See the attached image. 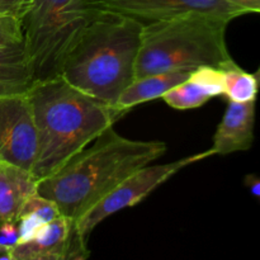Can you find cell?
<instances>
[{"label":"cell","mask_w":260,"mask_h":260,"mask_svg":"<svg viewBox=\"0 0 260 260\" xmlns=\"http://www.w3.org/2000/svg\"><path fill=\"white\" fill-rule=\"evenodd\" d=\"M223 70L215 66H202L190 73L189 78L168 90L162 95L165 103L178 111L196 109L210 99L223 95Z\"/></svg>","instance_id":"obj_11"},{"label":"cell","mask_w":260,"mask_h":260,"mask_svg":"<svg viewBox=\"0 0 260 260\" xmlns=\"http://www.w3.org/2000/svg\"><path fill=\"white\" fill-rule=\"evenodd\" d=\"M37 135L28 95L0 96V162L32 172Z\"/></svg>","instance_id":"obj_7"},{"label":"cell","mask_w":260,"mask_h":260,"mask_svg":"<svg viewBox=\"0 0 260 260\" xmlns=\"http://www.w3.org/2000/svg\"><path fill=\"white\" fill-rule=\"evenodd\" d=\"M165 152L164 142L127 139L108 127L60 169L38 180L37 193L76 222L132 173Z\"/></svg>","instance_id":"obj_1"},{"label":"cell","mask_w":260,"mask_h":260,"mask_svg":"<svg viewBox=\"0 0 260 260\" xmlns=\"http://www.w3.org/2000/svg\"><path fill=\"white\" fill-rule=\"evenodd\" d=\"M24 40L23 22L13 17H0V45L19 42Z\"/></svg>","instance_id":"obj_17"},{"label":"cell","mask_w":260,"mask_h":260,"mask_svg":"<svg viewBox=\"0 0 260 260\" xmlns=\"http://www.w3.org/2000/svg\"><path fill=\"white\" fill-rule=\"evenodd\" d=\"M106 9L121 13L144 24L187 15H210L231 22L248 13L226 0H103Z\"/></svg>","instance_id":"obj_8"},{"label":"cell","mask_w":260,"mask_h":260,"mask_svg":"<svg viewBox=\"0 0 260 260\" xmlns=\"http://www.w3.org/2000/svg\"><path fill=\"white\" fill-rule=\"evenodd\" d=\"M37 187L38 179L30 170L0 162V225L18 222L23 206L37 193Z\"/></svg>","instance_id":"obj_12"},{"label":"cell","mask_w":260,"mask_h":260,"mask_svg":"<svg viewBox=\"0 0 260 260\" xmlns=\"http://www.w3.org/2000/svg\"><path fill=\"white\" fill-rule=\"evenodd\" d=\"M33 83L24 40L0 45V96L27 95Z\"/></svg>","instance_id":"obj_13"},{"label":"cell","mask_w":260,"mask_h":260,"mask_svg":"<svg viewBox=\"0 0 260 260\" xmlns=\"http://www.w3.org/2000/svg\"><path fill=\"white\" fill-rule=\"evenodd\" d=\"M89 255L88 241L81 238L75 222L62 215L10 249V260H83Z\"/></svg>","instance_id":"obj_9"},{"label":"cell","mask_w":260,"mask_h":260,"mask_svg":"<svg viewBox=\"0 0 260 260\" xmlns=\"http://www.w3.org/2000/svg\"><path fill=\"white\" fill-rule=\"evenodd\" d=\"M104 10L103 0H32L23 35L35 81L60 75L70 51Z\"/></svg>","instance_id":"obj_5"},{"label":"cell","mask_w":260,"mask_h":260,"mask_svg":"<svg viewBox=\"0 0 260 260\" xmlns=\"http://www.w3.org/2000/svg\"><path fill=\"white\" fill-rule=\"evenodd\" d=\"M0 260H10V249L0 245Z\"/></svg>","instance_id":"obj_22"},{"label":"cell","mask_w":260,"mask_h":260,"mask_svg":"<svg viewBox=\"0 0 260 260\" xmlns=\"http://www.w3.org/2000/svg\"><path fill=\"white\" fill-rule=\"evenodd\" d=\"M27 95L37 135L32 173L38 180L60 169L126 113L84 93L61 75L36 80Z\"/></svg>","instance_id":"obj_2"},{"label":"cell","mask_w":260,"mask_h":260,"mask_svg":"<svg viewBox=\"0 0 260 260\" xmlns=\"http://www.w3.org/2000/svg\"><path fill=\"white\" fill-rule=\"evenodd\" d=\"M228 20L187 15L144 24L136 78L202 66L228 69L235 63L226 45Z\"/></svg>","instance_id":"obj_4"},{"label":"cell","mask_w":260,"mask_h":260,"mask_svg":"<svg viewBox=\"0 0 260 260\" xmlns=\"http://www.w3.org/2000/svg\"><path fill=\"white\" fill-rule=\"evenodd\" d=\"M246 13H260V0H226Z\"/></svg>","instance_id":"obj_20"},{"label":"cell","mask_w":260,"mask_h":260,"mask_svg":"<svg viewBox=\"0 0 260 260\" xmlns=\"http://www.w3.org/2000/svg\"><path fill=\"white\" fill-rule=\"evenodd\" d=\"M144 23L106 9L83 33L60 75L84 93L116 107L136 79Z\"/></svg>","instance_id":"obj_3"},{"label":"cell","mask_w":260,"mask_h":260,"mask_svg":"<svg viewBox=\"0 0 260 260\" xmlns=\"http://www.w3.org/2000/svg\"><path fill=\"white\" fill-rule=\"evenodd\" d=\"M190 73L192 71L175 70L136 78L119 95L116 107L128 112L139 104L162 98L168 90L189 78Z\"/></svg>","instance_id":"obj_14"},{"label":"cell","mask_w":260,"mask_h":260,"mask_svg":"<svg viewBox=\"0 0 260 260\" xmlns=\"http://www.w3.org/2000/svg\"><path fill=\"white\" fill-rule=\"evenodd\" d=\"M245 185L254 197L260 198V177L256 174H248L245 177Z\"/></svg>","instance_id":"obj_21"},{"label":"cell","mask_w":260,"mask_h":260,"mask_svg":"<svg viewBox=\"0 0 260 260\" xmlns=\"http://www.w3.org/2000/svg\"><path fill=\"white\" fill-rule=\"evenodd\" d=\"M215 156L213 151L208 149L205 152L190 155L173 162L159 165H146L137 172L132 173L123 182L119 183L111 193L99 201L85 215L75 222L79 234L84 240L88 241L91 231L109 216L118 211L137 205L147 197L152 190L177 174L183 168L192 165L200 160Z\"/></svg>","instance_id":"obj_6"},{"label":"cell","mask_w":260,"mask_h":260,"mask_svg":"<svg viewBox=\"0 0 260 260\" xmlns=\"http://www.w3.org/2000/svg\"><path fill=\"white\" fill-rule=\"evenodd\" d=\"M225 76V93L229 101L246 103L256 101L260 89V66L255 73L243 70L238 63L223 69Z\"/></svg>","instance_id":"obj_16"},{"label":"cell","mask_w":260,"mask_h":260,"mask_svg":"<svg viewBox=\"0 0 260 260\" xmlns=\"http://www.w3.org/2000/svg\"><path fill=\"white\" fill-rule=\"evenodd\" d=\"M259 200H260V198H259Z\"/></svg>","instance_id":"obj_23"},{"label":"cell","mask_w":260,"mask_h":260,"mask_svg":"<svg viewBox=\"0 0 260 260\" xmlns=\"http://www.w3.org/2000/svg\"><path fill=\"white\" fill-rule=\"evenodd\" d=\"M256 101L238 103L229 101L228 108L218 123L211 150L215 155L246 151L254 141Z\"/></svg>","instance_id":"obj_10"},{"label":"cell","mask_w":260,"mask_h":260,"mask_svg":"<svg viewBox=\"0 0 260 260\" xmlns=\"http://www.w3.org/2000/svg\"><path fill=\"white\" fill-rule=\"evenodd\" d=\"M30 4L32 0H0V17H13L23 22Z\"/></svg>","instance_id":"obj_18"},{"label":"cell","mask_w":260,"mask_h":260,"mask_svg":"<svg viewBox=\"0 0 260 260\" xmlns=\"http://www.w3.org/2000/svg\"><path fill=\"white\" fill-rule=\"evenodd\" d=\"M19 243L18 222H5L0 225V245L12 249Z\"/></svg>","instance_id":"obj_19"},{"label":"cell","mask_w":260,"mask_h":260,"mask_svg":"<svg viewBox=\"0 0 260 260\" xmlns=\"http://www.w3.org/2000/svg\"><path fill=\"white\" fill-rule=\"evenodd\" d=\"M58 216H61V212L55 202L40 193L30 196L23 206L18 220L19 243L32 239L43 225L51 222Z\"/></svg>","instance_id":"obj_15"}]
</instances>
